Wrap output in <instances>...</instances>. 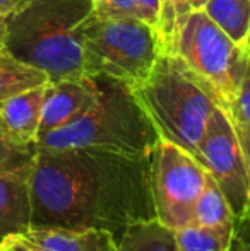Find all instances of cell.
<instances>
[{
    "mask_svg": "<svg viewBox=\"0 0 250 251\" xmlns=\"http://www.w3.org/2000/svg\"><path fill=\"white\" fill-rule=\"evenodd\" d=\"M29 199L31 227L101 229L118 241L129 224L154 217L149 157L94 147L40 149Z\"/></svg>",
    "mask_w": 250,
    "mask_h": 251,
    "instance_id": "6da1fadb",
    "label": "cell"
},
{
    "mask_svg": "<svg viewBox=\"0 0 250 251\" xmlns=\"http://www.w3.org/2000/svg\"><path fill=\"white\" fill-rule=\"evenodd\" d=\"M91 0H26L5 17V53L41 70L48 82L84 77L83 26Z\"/></svg>",
    "mask_w": 250,
    "mask_h": 251,
    "instance_id": "7a4b0ae2",
    "label": "cell"
},
{
    "mask_svg": "<svg viewBox=\"0 0 250 251\" xmlns=\"http://www.w3.org/2000/svg\"><path fill=\"white\" fill-rule=\"evenodd\" d=\"M89 77L94 86L93 102L72 122L40 137L34 149L94 147L134 157H149L160 135L134 89L103 74Z\"/></svg>",
    "mask_w": 250,
    "mask_h": 251,
    "instance_id": "3957f363",
    "label": "cell"
},
{
    "mask_svg": "<svg viewBox=\"0 0 250 251\" xmlns=\"http://www.w3.org/2000/svg\"><path fill=\"white\" fill-rule=\"evenodd\" d=\"M134 93L160 139L195 154L216 104L177 55L163 53Z\"/></svg>",
    "mask_w": 250,
    "mask_h": 251,
    "instance_id": "277c9868",
    "label": "cell"
},
{
    "mask_svg": "<svg viewBox=\"0 0 250 251\" xmlns=\"http://www.w3.org/2000/svg\"><path fill=\"white\" fill-rule=\"evenodd\" d=\"M165 53L156 27L139 17L105 19L93 12L83 26V69L137 87Z\"/></svg>",
    "mask_w": 250,
    "mask_h": 251,
    "instance_id": "5b68a950",
    "label": "cell"
},
{
    "mask_svg": "<svg viewBox=\"0 0 250 251\" xmlns=\"http://www.w3.org/2000/svg\"><path fill=\"white\" fill-rule=\"evenodd\" d=\"M173 55L221 109L228 108L250 75V47L233 43L202 10L189 16Z\"/></svg>",
    "mask_w": 250,
    "mask_h": 251,
    "instance_id": "8992f818",
    "label": "cell"
},
{
    "mask_svg": "<svg viewBox=\"0 0 250 251\" xmlns=\"http://www.w3.org/2000/svg\"><path fill=\"white\" fill-rule=\"evenodd\" d=\"M206 171L184 149L160 139L149 155V192L154 217L171 229L192 222Z\"/></svg>",
    "mask_w": 250,
    "mask_h": 251,
    "instance_id": "52a82bcc",
    "label": "cell"
},
{
    "mask_svg": "<svg viewBox=\"0 0 250 251\" xmlns=\"http://www.w3.org/2000/svg\"><path fill=\"white\" fill-rule=\"evenodd\" d=\"M192 157L214 179L235 217L247 215L250 205V162L240 149L226 113L220 106H214L209 115L204 135Z\"/></svg>",
    "mask_w": 250,
    "mask_h": 251,
    "instance_id": "ba28073f",
    "label": "cell"
},
{
    "mask_svg": "<svg viewBox=\"0 0 250 251\" xmlns=\"http://www.w3.org/2000/svg\"><path fill=\"white\" fill-rule=\"evenodd\" d=\"M93 98L94 86L89 75L72 80L48 82L41 106L38 139L77 118L93 102Z\"/></svg>",
    "mask_w": 250,
    "mask_h": 251,
    "instance_id": "9c48e42d",
    "label": "cell"
},
{
    "mask_svg": "<svg viewBox=\"0 0 250 251\" xmlns=\"http://www.w3.org/2000/svg\"><path fill=\"white\" fill-rule=\"evenodd\" d=\"M47 84L31 87L0 101V122L10 140L19 147L34 149Z\"/></svg>",
    "mask_w": 250,
    "mask_h": 251,
    "instance_id": "30bf717a",
    "label": "cell"
},
{
    "mask_svg": "<svg viewBox=\"0 0 250 251\" xmlns=\"http://www.w3.org/2000/svg\"><path fill=\"white\" fill-rule=\"evenodd\" d=\"M29 173L31 168L0 171V245L31 227Z\"/></svg>",
    "mask_w": 250,
    "mask_h": 251,
    "instance_id": "8fae6325",
    "label": "cell"
},
{
    "mask_svg": "<svg viewBox=\"0 0 250 251\" xmlns=\"http://www.w3.org/2000/svg\"><path fill=\"white\" fill-rule=\"evenodd\" d=\"M17 238L34 251H115L117 248L113 236L101 229L29 227Z\"/></svg>",
    "mask_w": 250,
    "mask_h": 251,
    "instance_id": "7c38bea8",
    "label": "cell"
},
{
    "mask_svg": "<svg viewBox=\"0 0 250 251\" xmlns=\"http://www.w3.org/2000/svg\"><path fill=\"white\" fill-rule=\"evenodd\" d=\"M190 224L200 226V227L211 229V231L221 232V234L231 236L233 234L237 217L231 210L228 200L218 188L214 179L206 173V181L200 192L199 199L195 201Z\"/></svg>",
    "mask_w": 250,
    "mask_h": 251,
    "instance_id": "4fadbf2b",
    "label": "cell"
},
{
    "mask_svg": "<svg viewBox=\"0 0 250 251\" xmlns=\"http://www.w3.org/2000/svg\"><path fill=\"white\" fill-rule=\"evenodd\" d=\"M115 251H177L175 229L156 217L140 219L127 226Z\"/></svg>",
    "mask_w": 250,
    "mask_h": 251,
    "instance_id": "5bb4252c",
    "label": "cell"
},
{
    "mask_svg": "<svg viewBox=\"0 0 250 251\" xmlns=\"http://www.w3.org/2000/svg\"><path fill=\"white\" fill-rule=\"evenodd\" d=\"M200 10L233 43L249 45L250 0H207Z\"/></svg>",
    "mask_w": 250,
    "mask_h": 251,
    "instance_id": "9a60e30c",
    "label": "cell"
},
{
    "mask_svg": "<svg viewBox=\"0 0 250 251\" xmlns=\"http://www.w3.org/2000/svg\"><path fill=\"white\" fill-rule=\"evenodd\" d=\"M47 82V75L41 70L19 62L5 51L0 53V101Z\"/></svg>",
    "mask_w": 250,
    "mask_h": 251,
    "instance_id": "2e32d148",
    "label": "cell"
},
{
    "mask_svg": "<svg viewBox=\"0 0 250 251\" xmlns=\"http://www.w3.org/2000/svg\"><path fill=\"white\" fill-rule=\"evenodd\" d=\"M192 12L194 9L190 0H158V16L154 27L161 38L165 53L173 55L178 36Z\"/></svg>",
    "mask_w": 250,
    "mask_h": 251,
    "instance_id": "e0dca14e",
    "label": "cell"
},
{
    "mask_svg": "<svg viewBox=\"0 0 250 251\" xmlns=\"http://www.w3.org/2000/svg\"><path fill=\"white\" fill-rule=\"evenodd\" d=\"M223 111L226 113L245 159L250 162V75L244 80L235 100Z\"/></svg>",
    "mask_w": 250,
    "mask_h": 251,
    "instance_id": "ac0fdd59",
    "label": "cell"
},
{
    "mask_svg": "<svg viewBox=\"0 0 250 251\" xmlns=\"http://www.w3.org/2000/svg\"><path fill=\"white\" fill-rule=\"evenodd\" d=\"M175 241L177 251H226L231 236L189 224L175 229Z\"/></svg>",
    "mask_w": 250,
    "mask_h": 251,
    "instance_id": "d6986e66",
    "label": "cell"
},
{
    "mask_svg": "<svg viewBox=\"0 0 250 251\" xmlns=\"http://www.w3.org/2000/svg\"><path fill=\"white\" fill-rule=\"evenodd\" d=\"M36 149L19 147L10 140L0 122V171H14V169H28L33 164Z\"/></svg>",
    "mask_w": 250,
    "mask_h": 251,
    "instance_id": "ffe728a7",
    "label": "cell"
},
{
    "mask_svg": "<svg viewBox=\"0 0 250 251\" xmlns=\"http://www.w3.org/2000/svg\"><path fill=\"white\" fill-rule=\"evenodd\" d=\"M91 3H93V14L98 17L105 19L139 17V10L134 0H91Z\"/></svg>",
    "mask_w": 250,
    "mask_h": 251,
    "instance_id": "44dd1931",
    "label": "cell"
},
{
    "mask_svg": "<svg viewBox=\"0 0 250 251\" xmlns=\"http://www.w3.org/2000/svg\"><path fill=\"white\" fill-rule=\"evenodd\" d=\"M226 251H250V241H249V214L244 217L237 219L231 241L228 245Z\"/></svg>",
    "mask_w": 250,
    "mask_h": 251,
    "instance_id": "7402d4cb",
    "label": "cell"
},
{
    "mask_svg": "<svg viewBox=\"0 0 250 251\" xmlns=\"http://www.w3.org/2000/svg\"><path fill=\"white\" fill-rule=\"evenodd\" d=\"M136 7L139 10V17L144 23L156 26V16H158V0H134Z\"/></svg>",
    "mask_w": 250,
    "mask_h": 251,
    "instance_id": "603a6c76",
    "label": "cell"
},
{
    "mask_svg": "<svg viewBox=\"0 0 250 251\" xmlns=\"http://www.w3.org/2000/svg\"><path fill=\"white\" fill-rule=\"evenodd\" d=\"M26 0H0V16L9 17L12 12H16Z\"/></svg>",
    "mask_w": 250,
    "mask_h": 251,
    "instance_id": "cb8c5ba5",
    "label": "cell"
},
{
    "mask_svg": "<svg viewBox=\"0 0 250 251\" xmlns=\"http://www.w3.org/2000/svg\"><path fill=\"white\" fill-rule=\"evenodd\" d=\"M3 245L9 246L10 251H34L33 248H31V246H28L24 241H21L17 236H12V238L5 239V241H3Z\"/></svg>",
    "mask_w": 250,
    "mask_h": 251,
    "instance_id": "d4e9b609",
    "label": "cell"
},
{
    "mask_svg": "<svg viewBox=\"0 0 250 251\" xmlns=\"http://www.w3.org/2000/svg\"><path fill=\"white\" fill-rule=\"evenodd\" d=\"M3 38H5V17L0 16V53L5 51V48H3Z\"/></svg>",
    "mask_w": 250,
    "mask_h": 251,
    "instance_id": "484cf974",
    "label": "cell"
},
{
    "mask_svg": "<svg viewBox=\"0 0 250 251\" xmlns=\"http://www.w3.org/2000/svg\"><path fill=\"white\" fill-rule=\"evenodd\" d=\"M206 2H207V0H190V3H192V9L194 10H200Z\"/></svg>",
    "mask_w": 250,
    "mask_h": 251,
    "instance_id": "4316f807",
    "label": "cell"
},
{
    "mask_svg": "<svg viewBox=\"0 0 250 251\" xmlns=\"http://www.w3.org/2000/svg\"><path fill=\"white\" fill-rule=\"evenodd\" d=\"M0 251H10V250H9V246L3 245V243H2V245H0Z\"/></svg>",
    "mask_w": 250,
    "mask_h": 251,
    "instance_id": "83f0119b",
    "label": "cell"
}]
</instances>
